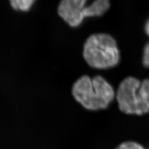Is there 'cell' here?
<instances>
[{
    "instance_id": "2",
    "label": "cell",
    "mask_w": 149,
    "mask_h": 149,
    "mask_svg": "<svg viewBox=\"0 0 149 149\" xmlns=\"http://www.w3.org/2000/svg\"><path fill=\"white\" fill-rule=\"evenodd\" d=\"M83 57L90 67L108 70L119 64L120 53L117 42L113 36L106 33H96L86 39Z\"/></svg>"
},
{
    "instance_id": "8",
    "label": "cell",
    "mask_w": 149,
    "mask_h": 149,
    "mask_svg": "<svg viewBox=\"0 0 149 149\" xmlns=\"http://www.w3.org/2000/svg\"><path fill=\"white\" fill-rule=\"evenodd\" d=\"M142 63L144 67L149 68V42L146 44L143 48Z\"/></svg>"
},
{
    "instance_id": "7",
    "label": "cell",
    "mask_w": 149,
    "mask_h": 149,
    "mask_svg": "<svg viewBox=\"0 0 149 149\" xmlns=\"http://www.w3.org/2000/svg\"><path fill=\"white\" fill-rule=\"evenodd\" d=\"M114 149H145V148L136 142L126 141L121 143Z\"/></svg>"
},
{
    "instance_id": "9",
    "label": "cell",
    "mask_w": 149,
    "mask_h": 149,
    "mask_svg": "<svg viewBox=\"0 0 149 149\" xmlns=\"http://www.w3.org/2000/svg\"><path fill=\"white\" fill-rule=\"evenodd\" d=\"M144 30H145L146 34L149 37V19L146 22L145 27H144Z\"/></svg>"
},
{
    "instance_id": "6",
    "label": "cell",
    "mask_w": 149,
    "mask_h": 149,
    "mask_svg": "<svg viewBox=\"0 0 149 149\" xmlns=\"http://www.w3.org/2000/svg\"><path fill=\"white\" fill-rule=\"evenodd\" d=\"M9 1L14 10L28 12L34 6L36 0H9Z\"/></svg>"
},
{
    "instance_id": "1",
    "label": "cell",
    "mask_w": 149,
    "mask_h": 149,
    "mask_svg": "<svg viewBox=\"0 0 149 149\" xmlns=\"http://www.w3.org/2000/svg\"><path fill=\"white\" fill-rule=\"evenodd\" d=\"M72 93L74 99L89 111L108 108L116 98V91L113 86L100 75H82L73 83Z\"/></svg>"
},
{
    "instance_id": "5",
    "label": "cell",
    "mask_w": 149,
    "mask_h": 149,
    "mask_svg": "<svg viewBox=\"0 0 149 149\" xmlns=\"http://www.w3.org/2000/svg\"><path fill=\"white\" fill-rule=\"evenodd\" d=\"M110 0H94L88 4L86 17H96L104 15L110 8Z\"/></svg>"
},
{
    "instance_id": "4",
    "label": "cell",
    "mask_w": 149,
    "mask_h": 149,
    "mask_svg": "<svg viewBox=\"0 0 149 149\" xmlns=\"http://www.w3.org/2000/svg\"><path fill=\"white\" fill-rule=\"evenodd\" d=\"M88 0H61L57 8L58 16L72 27L80 26L86 18Z\"/></svg>"
},
{
    "instance_id": "3",
    "label": "cell",
    "mask_w": 149,
    "mask_h": 149,
    "mask_svg": "<svg viewBox=\"0 0 149 149\" xmlns=\"http://www.w3.org/2000/svg\"><path fill=\"white\" fill-rule=\"evenodd\" d=\"M119 109L125 114L141 116L149 113V79L127 77L116 91Z\"/></svg>"
}]
</instances>
